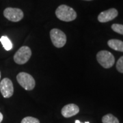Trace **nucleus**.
<instances>
[{"label": "nucleus", "mask_w": 123, "mask_h": 123, "mask_svg": "<svg viewBox=\"0 0 123 123\" xmlns=\"http://www.w3.org/2000/svg\"><path fill=\"white\" fill-rule=\"evenodd\" d=\"M55 15L58 19L65 22L73 21L77 18V12L75 10L64 4L60 5L57 7L55 10Z\"/></svg>", "instance_id": "obj_1"}, {"label": "nucleus", "mask_w": 123, "mask_h": 123, "mask_svg": "<svg viewBox=\"0 0 123 123\" xmlns=\"http://www.w3.org/2000/svg\"><path fill=\"white\" fill-rule=\"evenodd\" d=\"M97 60L100 65L105 68H110L114 66L115 57L113 54L108 51L103 50L97 54Z\"/></svg>", "instance_id": "obj_2"}, {"label": "nucleus", "mask_w": 123, "mask_h": 123, "mask_svg": "<svg viewBox=\"0 0 123 123\" xmlns=\"http://www.w3.org/2000/svg\"><path fill=\"white\" fill-rule=\"evenodd\" d=\"M17 80L19 85L26 90H32L35 87L36 82L34 77L27 73H19L17 76Z\"/></svg>", "instance_id": "obj_3"}, {"label": "nucleus", "mask_w": 123, "mask_h": 123, "mask_svg": "<svg viewBox=\"0 0 123 123\" xmlns=\"http://www.w3.org/2000/svg\"><path fill=\"white\" fill-rule=\"evenodd\" d=\"M31 56V51L29 47L23 46L14 55V61L19 65H22L29 61Z\"/></svg>", "instance_id": "obj_4"}, {"label": "nucleus", "mask_w": 123, "mask_h": 123, "mask_svg": "<svg viewBox=\"0 0 123 123\" xmlns=\"http://www.w3.org/2000/svg\"><path fill=\"white\" fill-rule=\"evenodd\" d=\"M50 37L53 45L57 48H62L66 44V34L59 29L54 28L50 31Z\"/></svg>", "instance_id": "obj_5"}, {"label": "nucleus", "mask_w": 123, "mask_h": 123, "mask_svg": "<svg viewBox=\"0 0 123 123\" xmlns=\"http://www.w3.org/2000/svg\"><path fill=\"white\" fill-rule=\"evenodd\" d=\"M4 16L8 20L12 22H18L24 17L23 12L21 9L16 8H6L4 10Z\"/></svg>", "instance_id": "obj_6"}, {"label": "nucleus", "mask_w": 123, "mask_h": 123, "mask_svg": "<svg viewBox=\"0 0 123 123\" xmlns=\"http://www.w3.org/2000/svg\"><path fill=\"white\" fill-rule=\"evenodd\" d=\"M0 91L4 98H10L14 94L12 81L8 78H4L0 81Z\"/></svg>", "instance_id": "obj_7"}, {"label": "nucleus", "mask_w": 123, "mask_h": 123, "mask_svg": "<svg viewBox=\"0 0 123 123\" xmlns=\"http://www.w3.org/2000/svg\"><path fill=\"white\" fill-rule=\"evenodd\" d=\"M118 12L116 8H110L101 12L98 16V21L101 23H107L117 17Z\"/></svg>", "instance_id": "obj_8"}, {"label": "nucleus", "mask_w": 123, "mask_h": 123, "mask_svg": "<svg viewBox=\"0 0 123 123\" xmlns=\"http://www.w3.org/2000/svg\"><path fill=\"white\" fill-rule=\"evenodd\" d=\"M79 112V108L78 106L73 103L68 104L64 106L61 110L62 115L64 118H70L77 115Z\"/></svg>", "instance_id": "obj_9"}, {"label": "nucleus", "mask_w": 123, "mask_h": 123, "mask_svg": "<svg viewBox=\"0 0 123 123\" xmlns=\"http://www.w3.org/2000/svg\"><path fill=\"white\" fill-rule=\"evenodd\" d=\"M107 44L110 48L115 51L123 52V42L118 39H111L107 42Z\"/></svg>", "instance_id": "obj_10"}, {"label": "nucleus", "mask_w": 123, "mask_h": 123, "mask_svg": "<svg viewBox=\"0 0 123 123\" xmlns=\"http://www.w3.org/2000/svg\"><path fill=\"white\" fill-rule=\"evenodd\" d=\"M0 42L1 43L2 46L4 47L5 50L10 51L12 48V43L11 40L9 39L6 36H3L0 38Z\"/></svg>", "instance_id": "obj_11"}, {"label": "nucleus", "mask_w": 123, "mask_h": 123, "mask_svg": "<svg viewBox=\"0 0 123 123\" xmlns=\"http://www.w3.org/2000/svg\"><path fill=\"white\" fill-rule=\"evenodd\" d=\"M102 122L103 123H120L118 119L111 114L105 115L102 118Z\"/></svg>", "instance_id": "obj_12"}, {"label": "nucleus", "mask_w": 123, "mask_h": 123, "mask_svg": "<svg viewBox=\"0 0 123 123\" xmlns=\"http://www.w3.org/2000/svg\"><path fill=\"white\" fill-rule=\"evenodd\" d=\"M111 29H112V30L114 31L115 32L120 34L121 35H123V25L114 23L111 25Z\"/></svg>", "instance_id": "obj_13"}, {"label": "nucleus", "mask_w": 123, "mask_h": 123, "mask_svg": "<svg viewBox=\"0 0 123 123\" xmlns=\"http://www.w3.org/2000/svg\"><path fill=\"white\" fill-rule=\"evenodd\" d=\"M21 123H40L38 119L31 117V116H27L23 119Z\"/></svg>", "instance_id": "obj_14"}, {"label": "nucleus", "mask_w": 123, "mask_h": 123, "mask_svg": "<svg viewBox=\"0 0 123 123\" xmlns=\"http://www.w3.org/2000/svg\"><path fill=\"white\" fill-rule=\"evenodd\" d=\"M116 69L119 73H123V56L120 57L116 63Z\"/></svg>", "instance_id": "obj_15"}, {"label": "nucleus", "mask_w": 123, "mask_h": 123, "mask_svg": "<svg viewBox=\"0 0 123 123\" xmlns=\"http://www.w3.org/2000/svg\"><path fill=\"white\" fill-rule=\"evenodd\" d=\"M3 118H4V117H3V114L0 112V123L2 122V120H3Z\"/></svg>", "instance_id": "obj_16"}, {"label": "nucleus", "mask_w": 123, "mask_h": 123, "mask_svg": "<svg viewBox=\"0 0 123 123\" xmlns=\"http://www.w3.org/2000/svg\"><path fill=\"white\" fill-rule=\"evenodd\" d=\"M75 123H81V122H80L79 120H75Z\"/></svg>", "instance_id": "obj_17"}, {"label": "nucleus", "mask_w": 123, "mask_h": 123, "mask_svg": "<svg viewBox=\"0 0 123 123\" xmlns=\"http://www.w3.org/2000/svg\"><path fill=\"white\" fill-rule=\"evenodd\" d=\"M84 1H92V0H84Z\"/></svg>", "instance_id": "obj_18"}, {"label": "nucleus", "mask_w": 123, "mask_h": 123, "mask_svg": "<svg viewBox=\"0 0 123 123\" xmlns=\"http://www.w3.org/2000/svg\"><path fill=\"white\" fill-rule=\"evenodd\" d=\"M90 123L89 122H86V123Z\"/></svg>", "instance_id": "obj_19"}, {"label": "nucleus", "mask_w": 123, "mask_h": 123, "mask_svg": "<svg viewBox=\"0 0 123 123\" xmlns=\"http://www.w3.org/2000/svg\"><path fill=\"white\" fill-rule=\"evenodd\" d=\"M0 79H1V73H0Z\"/></svg>", "instance_id": "obj_20"}]
</instances>
